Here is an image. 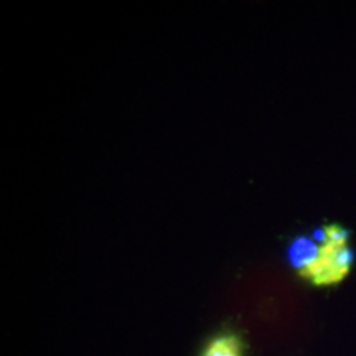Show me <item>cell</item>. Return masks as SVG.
I'll return each mask as SVG.
<instances>
[{"label": "cell", "instance_id": "obj_1", "mask_svg": "<svg viewBox=\"0 0 356 356\" xmlns=\"http://www.w3.org/2000/svg\"><path fill=\"white\" fill-rule=\"evenodd\" d=\"M353 264L351 231L340 222H328L317 241L312 243L309 252L297 262L296 273L314 287H335L351 274Z\"/></svg>", "mask_w": 356, "mask_h": 356}, {"label": "cell", "instance_id": "obj_2", "mask_svg": "<svg viewBox=\"0 0 356 356\" xmlns=\"http://www.w3.org/2000/svg\"><path fill=\"white\" fill-rule=\"evenodd\" d=\"M244 341L234 333H222L211 338L202 351V356H244Z\"/></svg>", "mask_w": 356, "mask_h": 356}]
</instances>
